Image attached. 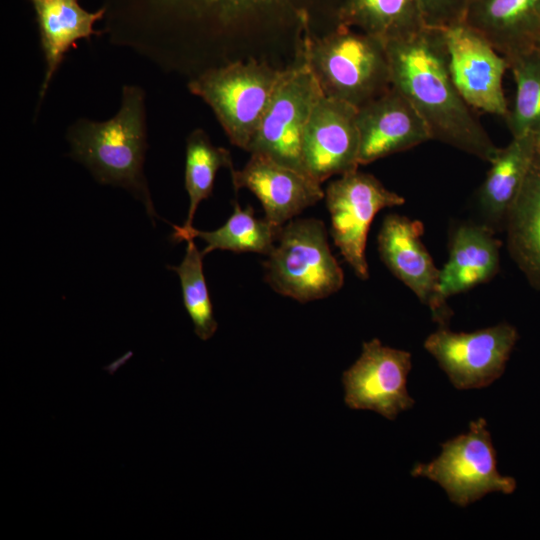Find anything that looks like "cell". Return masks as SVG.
I'll list each match as a JSON object with an SVG mask.
<instances>
[{"label":"cell","mask_w":540,"mask_h":540,"mask_svg":"<svg viewBox=\"0 0 540 540\" xmlns=\"http://www.w3.org/2000/svg\"><path fill=\"white\" fill-rule=\"evenodd\" d=\"M339 25L384 42L410 36L426 27L420 0H344Z\"/></svg>","instance_id":"23"},{"label":"cell","mask_w":540,"mask_h":540,"mask_svg":"<svg viewBox=\"0 0 540 540\" xmlns=\"http://www.w3.org/2000/svg\"><path fill=\"white\" fill-rule=\"evenodd\" d=\"M35 12L40 45L46 68L39 90V104L46 95L50 82L61 65L64 55L76 42L93 36H101L103 30H95L94 24L104 19L105 8L90 12L80 6L78 0H28Z\"/></svg>","instance_id":"19"},{"label":"cell","mask_w":540,"mask_h":540,"mask_svg":"<svg viewBox=\"0 0 540 540\" xmlns=\"http://www.w3.org/2000/svg\"><path fill=\"white\" fill-rule=\"evenodd\" d=\"M540 148L532 135L512 137L489 162L490 168L478 190L477 201L484 224L495 231L504 227L531 164Z\"/></svg>","instance_id":"20"},{"label":"cell","mask_w":540,"mask_h":540,"mask_svg":"<svg viewBox=\"0 0 540 540\" xmlns=\"http://www.w3.org/2000/svg\"><path fill=\"white\" fill-rule=\"evenodd\" d=\"M357 111L324 95L316 103L303 133L302 159L305 172L319 184L358 169Z\"/></svg>","instance_id":"14"},{"label":"cell","mask_w":540,"mask_h":540,"mask_svg":"<svg viewBox=\"0 0 540 540\" xmlns=\"http://www.w3.org/2000/svg\"><path fill=\"white\" fill-rule=\"evenodd\" d=\"M282 227L265 218H256L254 209L250 205L242 209L238 202H234L232 215L220 228L213 231H201L193 226L185 228L173 225L172 239L186 241L200 238L206 243L201 251L203 256L217 249L268 255L274 248Z\"/></svg>","instance_id":"22"},{"label":"cell","mask_w":540,"mask_h":540,"mask_svg":"<svg viewBox=\"0 0 540 540\" xmlns=\"http://www.w3.org/2000/svg\"><path fill=\"white\" fill-rule=\"evenodd\" d=\"M518 337L507 322L473 332L439 326L423 346L456 389H480L502 376Z\"/></svg>","instance_id":"10"},{"label":"cell","mask_w":540,"mask_h":540,"mask_svg":"<svg viewBox=\"0 0 540 540\" xmlns=\"http://www.w3.org/2000/svg\"><path fill=\"white\" fill-rule=\"evenodd\" d=\"M507 60L515 82L507 126L512 137L532 135L540 141V52L535 49Z\"/></svg>","instance_id":"25"},{"label":"cell","mask_w":540,"mask_h":540,"mask_svg":"<svg viewBox=\"0 0 540 540\" xmlns=\"http://www.w3.org/2000/svg\"><path fill=\"white\" fill-rule=\"evenodd\" d=\"M537 50L540 52V43H539V45H538V47H537Z\"/></svg>","instance_id":"28"},{"label":"cell","mask_w":540,"mask_h":540,"mask_svg":"<svg viewBox=\"0 0 540 540\" xmlns=\"http://www.w3.org/2000/svg\"><path fill=\"white\" fill-rule=\"evenodd\" d=\"M70 156L101 184L119 186L156 216L143 172L147 144L145 92L123 85L118 112L106 121L79 118L67 129Z\"/></svg>","instance_id":"3"},{"label":"cell","mask_w":540,"mask_h":540,"mask_svg":"<svg viewBox=\"0 0 540 540\" xmlns=\"http://www.w3.org/2000/svg\"><path fill=\"white\" fill-rule=\"evenodd\" d=\"M304 57L324 96L357 109L392 86L385 42L353 28L309 34Z\"/></svg>","instance_id":"4"},{"label":"cell","mask_w":540,"mask_h":540,"mask_svg":"<svg viewBox=\"0 0 540 540\" xmlns=\"http://www.w3.org/2000/svg\"><path fill=\"white\" fill-rule=\"evenodd\" d=\"M504 228L510 256L529 283L540 290V148Z\"/></svg>","instance_id":"21"},{"label":"cell","mask_w":540,"mask_h":540,"mask_svg":"<svg viewBox=\"0 0 540 540\" xmlns=\"http://www.w3.org/2000/svg\"><path fill=\"white\" fill-rule=\"evenodd\" d=\"M449 257L439 276V292L447 302L492 280L500 268L501 242L484 223H461L451 232Z\"/></svg>","instance_id":"17"},{"label":"cell","mask_w":540,"mask_h":540,"mask_svg":"<svg viewBox=\"0 0 540 540\" xmlns=\"http://www.w3.org/2000/svg\"><path fill=\"white\" fill-rule=\"evenodd\" d=\"M287 68L266 61H235L188 80L191 94L213 111L231 144L248 151Z\"/></svg>","instance_id":"5"},{"label":"cell","mask_w":540,"mask_h":540,"mask_svg":"<svg viewBox=\"0 0 540 540\" xmlns=\"http://www.w3.org/2000/svg\"><path fill=\"white\" fill-rule=\"evenodd\" d=\"M423 233L421 221L389 214L377 237L379 255L389 271L429 307L432 319L448 326L453 312L440 296V270L421 240Z\"/></svg>","instance_id":"13"},{"label":"cell","mask_w":540,"mask_h":540,"mask_svg":"<svg viewBox=\"0 0 540 540\" xmlns=\"http://www.w3.org/2000/svg\"><path fill=\"white\" fill-rule=\"evenodd\" d=\"M230 173L234 189L250 190L261 202L265 219L279 226L324 198L321 184L309 175L260 153H250L244 167Z\"/></svg>","instance_id":"15"},{"label":"cell","mask_w":540,"mask_h":540,"mask_svg":"<svg viewBox=\"0 0 540 540\" xmlns=\"http://www.w3.org/2000/svg\"><path fill=\"white\" fill-rule=\"evenodd\" d=\"M392 86L414 106L431 140L490 162L498 147L459 94L441 28L385 42Z\"/></svg>","instance_id":"2"},{"label":"cell","mask_w":540,"mask_h":540,"mask_svg":"<svg viewBox=\"0 0 540 540\" xmlns=\"http://www.w3.org/2000/svg\"><path fill=\"white\" fill-rule=\"evenodd\" d=\"M463 21L506 59L540 43V0H471Z\"/></svg>","instance_id":"18"},{"label":"cell","mask_w":540,"mask_h":540,"mask_svg":"<svg viewBox=\"0 0 540 540\" xmlns=\"http://www.w3.org/2000/svg\"><path fill=\"white\" fill-rule=\"evenodd\" d=\"M322 95L303 51L297 61L287 68L248 152L266 155L307 174L302 159V138L310 115Z\"/></svg>","instance_id":"8"},{"label":"cell","mask_w":540,"mask_h":540,"mask_svg":"<svg viewBox=\"0 0 540 540\" xmlns=\"http://www.w3.org/2000/svg\"><path fill=\"white\" fill-rule=\"evenodd\" d=\"M453 82L467 105L506 119L503 79L509 63L464 21L441 28Z\"/></svg>","instance_id":"11"},{"label":"cell","mask_w":540,"mask_h":540,"mask_svg":"<svg viewBox=\"0 0 540 540\" xmlns=\"http://www.w3.org/2000/svg\"><path fill=\"white\" fill-rule=\"evenodd\" d=\"M359 165H367L431 140L426 123L395 87L358 108Z\"/></svg>","instance_id":"16"},{"label":"cell","mask_w":540,"mask_h":540,"mask_svg":"<svg viewBox=\"0 0 540 540\" xmlns=\"http://www.w3.org/2000/svg\"><path fill=\"white\" fill-rule=\"evenodd\" d=\"M267 256L265 281L275 292L300 303L326 298L344 284L343 270L319 219L288 221Z\"/></svg>","instance_id":"6"},{"label":"cell","mask_w":540,"mask_h":540,"mask_svg":"<svg viewBox=\"0 0 540 540\" xmlns=\"http://www.w3.org/2000/svg\"><path fill=\"white\" fill-rule=\"evenodd\" d=\"M335 246L359 279L369 278L366 242L370 225L384 208L405 198L387 189L374 175L358 169L331 181L324 191Z\"/></svg>","instance_id":"9"},{"label":"cell","mask_w":540,"mask_h":540,"mask_svg":"<svg viewBox=\"0 0 540 540\" xmlns=\"http://www.w3.org/2000/svg\"><path fill=\"white\" fill-rule=\"evenodd\" d=\"M411 475L436 482L460 507L492 492L511 494L516 489L515 479L497 470L496 450L484 418L472 421L466 433L442 443L439 456L414 465Z\"/></svg>","instance_id":"7"},{"label":"cell","mask_w":540,"mask_h":540,"mask_svg":"<svg viewBox=\"0 0 540 540\" xmlns=\"http://www.w3.org/2000/svg\"><path fill=\"white\" fill-rule=\"evenodd\" d=\"M411 367L410 352L385 346L377 338L364 342L359 358L342 374L346 406L396 419L415 403L407 389Z\"/></svg>","instance_id":"12"},{"label":"cell","mask_w":540,"mask_h":540,"mask_svg":"<svg viewBox=\"0 0 540 540\" xmlns=\"http://www.w3.org/2000/svg\"><path fill=\"white\" fill-rule=\"evenodd\" d=\"M223 167L234 168L230 151L215 146L203 129L191 131L186 140L185 155V188L190 203L183 227H192L198 205L211 196L215 176Z\"/></svg>","instance_id":"24"},{"label":"cell","mask_w":540,"mask_h":540,"mask_svg":"<svg viewBox=\"0 0 540 540\" xmlns=\"http://www.w3.org/2000/svg\"><path fill=\"white\" fill-rule=\"evenodd\" d=\"M471 0H420L425 25L444 28L463 21Z\"/></svg>","instance_id":"27"},{"label":"cell","mask_w":540,"mask_h":540,"mask_svg":"<svg viewBox=\"0 0 540 540\" xmlns=\"http://www.w3.org/2000/svg\"><path fill=\"white\" fill-rule=\"evenodd\" d=\"M344 0H103L104 33L186 77L235 61L293 65L309 34L338 27Z\"/></svg>","instance_id":"1"},{"label":"cell","mask_w":540,"mask_h":540,"mask_svg":"<svg viewBox=\"0 0 540 540\" xmlns=\"http://www.w3.org/2000/svg\"><path fill=\"white\" fill-rule=\"evenodd\" d=\"M185 256L178 266H169L179 276L183 303L190 316L195 334L203 341L210 339L218 328L203 273V255L193 239H188Z\"/></svg>","instance_id":"26"}]
</instances>
